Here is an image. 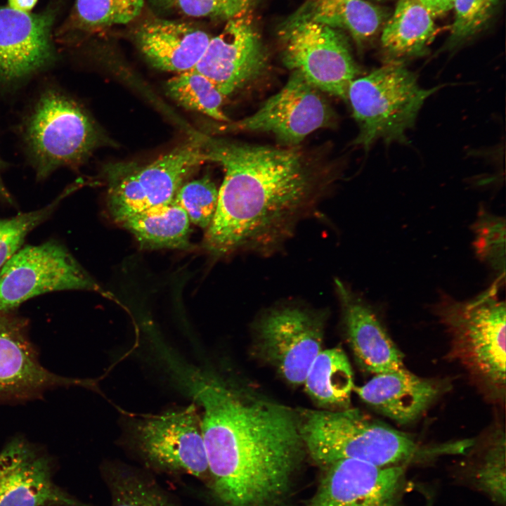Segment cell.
I'll return each instance as SVG.
<instances>
[{
  "instance_id": "obj_1",
  "label": "cell",
  "mask_w": 506,
  "mask_h": 506,
  "mask_svg": "<svg viewBox=\"0 0 506 506\" xmlns=\"http://www.w3.org/2000/svg\"><path fill=\"white\" fill-rule=\"evenodd\" d=\"M169 376L202 408L214 499L221 506H281L305 450L299 413L184 361Z\"/></svg>"
},
{
  "instance_id": "obj_2",
  "label": "cell",
  "mask_w": 506,
  "mask_h": 506,
  "mask_svg": "<svg viewBox=\"0 0 506 506\" xmlns=\"http://www.w3.org/2000/svg\"><path fill=\"white\" fill-rule=\"evenodd\" d=\"M205 146L225 174L205 238L214 255L275 246L316 200V177L295 147L208 139Z\"/></svg>"
},
{
  "instance_id": "obj_3",
  "label": "cell",
  "mask_w": 506,
  "mask_h": 506,
  "mask_svg": "<svg viewBox=\"0 0 506 506\" xmlns=\"http://www.w3.org/2000/svg\"><path fill=\"white\" fill-rule=\"evenodd\" d=\"M299 430L305 450L320 467L353 459L378 467L405 465L442 449H423L408 435L371 421L356 409L301 410Z\"/></svg>"
},
{
  "instance_id": "obj_4",
  "label": "cell",
  "mask_w": 506,
  "mask_h": 506,
  "mask_svg": "<svg viewBox=\"0 0 506 506\" xmlns=\"http://www.w3.org/2000/svg\"><path fill=\"white\" fill-rule=\"evenodd\" d=\"M498 285L460 301L441 293L434 311L450 334L453 356L493 396L505 394V316Z\"/></svg>"
},
{
  "instance_id": "obj_5",
  "label": "cell",
  "mask_w": 506,
  "mask_h": 506,
  "mask_svg": "<svg viewBox=\"0 0 506 506\" xmlns=\"http://www.w3.org/2000/svg\"><path fill=\"white\" fill-rule=\"evenodd\" d=\"M441 86H420L416 75L401 62H389L369 74L353 79L347 100L359 132L353 141L367 150L377 140L385 143H407L425 100Z\"/></svg>"
},
{
  "instance_id": "obj_6",
  "label": "cell",
  "mask_w": 506,
  "mask_h": 506,
  "mask_svg": "<svg viewBox=\"0 0 506 506\" xmlns=\"http://www.w3.org/2000/svg\"><path fill=\"white\" fill-rule=\"evenodd\" d=\"M22 137L37 179L62 167L77 168L97 145L96 128L83 108L62 90L48 88L24 119Z\"/></svg>"
},
{
  "instance_id": "obj_7",
  "label": "cell",
  "mask_w": 506,
  "mask_h": 506,
  "mask_svg": "<svg viewBox=\"0 0 506 506\" xmlns=\"http://www.w3.org/2000/svg\"><path fill=\"white\" fill-rule=\"evenodd\" d=\"M124 443L147 467L169 474H187L207 484L208 465L197 406L158 414L129 416Z\"/></svg>"
},
{
  "instance_id": "obj_8",
  "label": "cell",
  "mask_w": 506,
  "mask_h": 506,
  "mask_svg": "<svg viewBox=\"0 0 506 506\" xmlns=\"http://www.w3.org/2000/svg\"><path fill=\"white\" fill-rule=\"evenodd\" d=\"M208 161L205 140L191 139L143 167L117 166L110 172L108 207L117 223L171 201L183 181Z\"/></svg>"
},
{
  "instance_id": "obj_9",
  "label": "cell",
  "mask_w": 506,
  "mask_h": 506,
  "mask_svg": "<svg viewBox=\"0 0 506 506\" xmlns=\"http://www.w3.org/2000/svg\"><path fill=\"white\" fill-rule=\"evenodd\" d=\"M61 290L105 293L56 240L21 247L0 269V315L15 313L25 301Z\"/></svg>"
},
{
  "instance_id": "obj_10",
  "label": "cell",
  "mask_w": 506,
  "mask_h": 506,
  "mask_svg": "<svg viewBox=\"0 0 506 506\" xmlns=\"http://www.w3.org/2000/svg\"><path fill=\"white\" fill-rule=\"evenodd\" d=\"M283 60L321 92L347 100L360 70L342 31L309 21L283 22Z\"/></svg>"
},
{
  "instance_id": "obj_11",
  "label": "cell",
  "mask_w": 506,
  "mask_h": 506,
  "mask_svg": "<svg viewBox=\"0 0 506 506\" xmlns=\"http://www.w3.org/2000/svg\"><path fill=\"white\" fill-rule=\"evenodd\" d=\"M320 92L292 72L277 93L252 115L231 124V129L270 133L282 144L294 147L313 131L334 122V112Z\"/></svg>"
},
{
  "instance_id": "obj_12",
  "label": "cell",
  "mask_w": 506,
  "mask_h": 506,
  "mask_svg": "<svg viewBox=\"0 0 506 506\" xmlns=\"http://www.w3.org/2000/svg\"><path fill=\"white\" fill-rule=\"evenodd\" d=\"M266 64V50L250 12L227 20L192 70L206 77L226 97L257 79Z\"/></svg>"
},
{
  "instance_id": "obj_13",
  "label": "cell",
  "mask_w": 506,
  "mask_h": 506,
  "mask_svg": "<svg viewBox=\"0 0 506 506\" xmlns=\"http://www.w3.org/2000/svg\"><path fill=\"white\" fill-rule=\"evenodd\" d=\"M88 384L45 368L29 337L27 320L15 312L0 315V404L39 398L57 388Z\"/></svg>"
},
{
  "instance_id": "obj_14",
  "label": "cell",
  "mask_w": 506,
  "mask_h": 506,
  "mask_svg": "<svg viewBox=\"0 0 506 506\" xmlns=\"http://www.w3.org/2000/svg\"><path fill=\"white\" fill-rule=\"evenodd\" d=\"M54 469L39 446L22 436L11 439L0 451V506H93L58 486Z\"/></svg>"
},
{
  "instance_id": "obj_15",
  "label": "cell",
  "mask_w": 506,
  "mask_h": 506,
  "mask_svg": "<svg viewBox=\"0 0 506 506\" xmlns=\"http://www.w3.org/2000/svg\"><path fill=\"white\" fill-rule=\"evenodd\" d=\"M258 333L259 348L266 359L288 382L303 384L321 351V318L299 308L276 309L261 320Z\"/></svg>"
},
{
  "instance_id": "obj_16",
  "label": "cell",
  "mask_w": 506,
  "mask_h": 506,
  "mask_svg": "<svg viewBox=\"0 0 506 506\" xmlns=\"http://www.w3.org/2000/svg\"><path fill=\"white\" fill-rule=\"evenodd\" d=\"M405 465L378 467L342 459L325 472L308 506H399Z\"/></svg>"
},
{
  "instance_id": "obj_17",
  "label": "cell",
  "mask_w": 506,
  "mask_h": 506,
  "mask_svg": "<svg viewBox=\"0 0 506 506\" xmlns=\"http://www.w3.org/2000/svg\"><path fill=\"white\" fill-rule=\"evenodd\" d=\"M54 13L31 14L0 7V86L22 82L51 65Z\"/></svg>"
},
{
  "instance_id": "obj_18",
  "label": "cell",
  "mask_w": 506,
  "mask_h": 506,
  "mask_svg": "<svg viewBox=\"0 0 506 506\" xmlns=\"http://www.w3.org/2000/svg\"><path fill=\"white\" fill-rule=\"evenodd\" d=\"M335 287L349 344L361 368L375 375L405 368L403 353L371 306L339 280Z\"/></svg>"
},
{
  "instance_id": "obj_19",
  "label": "cell",
  "mask_w": 506,
  "mask_h": 506,
  "mask_svg": "<svg viewBox=\"0 0 506 506\" xmlns=\"http://www.w3.org/2000/svg\"><path fill=\"white\" fill-rule=\"evenodd\" d=\"M443 389L440 382L420 377L405 368L377 374L353 391L378 412L406 424L420 417Z\"/></svg>"
},
{
  "instance_id": "obj_20",
  "label": "cell",
  "mask_w": 506,
  "mask_h": 506,
  "mask_svg": "<svg viewBox=\"0 0 506 506\" xmlns=\"http://www.w3.org/2000/svg\"><path fill=\"white\" fill-rule=\"evenodd\" d=\"M211 36L185 21L155 18L140 26L136 45L155 67L176 74L193 69Z\"/></svg>"
},
{
  "instance_id": "obj_21",
  "label": "cell",
  "mask_w": 506,
  "mask_h": 506,
  "mask_svg": "<svg viewBox=\"0 0 506 506\" xmlns=\"http://www.w3.org/2000/svg\"><path fill=\"white\" fill-rule=\"evenodd\" d=\"M387 18L386 11L365 0H308L284 22L309 21L343 30L361 46L379 32Z\"/></svg>"
},
{
  "instance_id": "obj_22",
  "label": "cell",
  "mask_w": 506,
  "mask_h": 506,
  "mask_svg": "<svg viewBox=\"0 0 506 506\" xmlns=\"http://www.w3.org/2000/svg\"><path fill=\"white\" fill-rule=\"evenodd\" d=\"M434 19L420 0H398L381 36L390 62L426 54L437 32Z\"/></svg>"
},
{
  "instance_id": "obj_23",
  "label": "cell",
  "mask_w": 506,
  "mask_h": 506,
  "mask_svg": "<svg viewBox=\"0 0 506 506\" xmlns=\"http://www.w3.org/2000/svg\"><path fill=\"white\" fill-rule=\"evenodd\" d=\"M190 223L185 210L173 199L129 216L118 223L145 246L186 249L190 247Z\"/></svg>"
},
{
  "instance_id": "obj_24",
  "label": "cell",
  "mask_w": 506,
  "mask_h": 506,
  "mask_svg": "<svg viewBox=\"0 0 506 506\" xmlns=\"http://www.w3.org/2000/svg\"><path fill=\"white\" fill-rule=\"evenodd\" d=\"M304 383L309 396L319 405L347 408L354 385L351 366L345 352L338 347L321 350Z\"/></svg>"
},
{
  "instance_id": "obj_25",
  "label": "cell",
  "mask_w": 506,
  "mask_h": 506,
  "mask_svg": "<svg viewBox=\"0 0 506 506\" xmlns=\"http://www.w3.org/2000/svg\"><path fill=\"white\" fill-rule=\"evenodd\" d=\"M101 474L110 492V506H177L145 473L123 463L105 462Z\"/></svg>"
},
{
  "instance_id": "obj_26",
  "label": "cell",
  "mask_w": 506,
  "mask_h": 506,
  "mask_svg": "<svg viewBox=\"0 0 506 506\" xmlns=\"http://www.w3.org/2000/svg\"><path fill=\"white\" fill-rule=\"evenodd\" d=\"M169 96L183 107L220 122H229L222 110L225 97L206 77L190 70L176 74L166 84Z\"/></svg>"
},
{
  "instance_id": "obj_27",
  "label": "cell",
  "mask_w": 506,
  "mask_h": 506,
  "mask_svg": "<svg viewBox=\"0 0 506 506\" xmlns=\"http://www.w3.org/2000/svg\"><path fill=\"white\" fill-rule=\"evenodd\" d=\"M143 5L144 0H76L72 23L86 32L125 25L141 13Z\"/></svg>"
},
{
  "instance_id": "obj_28",
  "label": "cell",
  "mask_w": 506,
  "mask_h": 506,
  "mask_svg": "<svg viewBox=\"0 0 506 506\" xmlns=\"http://www.w3.org/2000/svg\"><path fill=\"white\" fill-rule=\"evenodd\" d=\"M472 231L474 235L472 246L476 257L495 272L497 275L495 283L498 285L504 283L505 275V218L491 213L484 207H481L472 226Z\"/></svg>"
},
{
  "instance_id": "obj_29",
  "label": "cell",
  "mask_w": 506,
  "mask_h": 506,
  "mask_svg": "<svg viewBox=\"0 0 506 506\" xmlns=\"http://www.w3.org/2000/svg\"><path fill=\"white\" fill-rule=\"evenodd\" d=\"M478 463L475 479L481 489L495 502H505V436L500 429L488 438Z\"/></svg>"
},
{
  "instance_id": "obj_30",
  "label": "cell",
  "mask_w": 506,
  "mask_h": 506,
  "mask_svg": "<svg viewBox=\"0 0 506 506\" xmlns=\"http://www.w3.org/2000/svg\"><path fill=\"white\" fill-rule=\"evenodd\" d=\"M70 191L65 190L41 209L0 219V269L21 248L26 236L51 217Z\"/></svg>"
},
{
  "instance_id": "obj_31",
  "label": "cell",
  "mask_w": 506,
  "mask_h": 506,
  "mask_svg": "<svg viewBox=\"0 0 506 506\" xmlns=\"http://www.w3.org/2000/svg\"><path fill=\"white\" fill-rule=\"evenodd\" d=\"M218 195L215 183L205 176L182 185L174 200L185 210L191 223L207 229L214 218Z\"/></svg>"
},
{
  "instance_id": "obj_32",
  "label": "cell",
  "mask_w": 506,
  "mask_h": 506,
  "mask_svg": "<svg viewBox=\"0 0 506 506\" xmlns=\"http://www.w3.org/2000/svg\"><path fill=\"white\" fill-rule=\"evenodd\" d=\"M499 0H453V21L447 46L455 48L478 34L492 18Z\"/></svg>"
},
{
  "instance_id": "obj_33",
  "label": "cell",
  "mask_w": 506,
  "mask_h": 506,
  "mask_svg": "<svg viewBox=\"0 0 506 506\" xmlns=\"http://www.w3.org/2000/svg\"><path fill=\"white\" fill-rule=\"evenodd\" d=\"M164 11L194 18L228 20L252 11L257 0H152Z\"/></svg>"
},
{
  "instance_id": "obj_34",
  "label": "cell",
  "mask_w": 506,
  "mask_h": 506,
  "mask_svg": "<svg viewBox=\"0 0 506 506\" xmlns=\"http://www.w3.org/2000/svg\"><path fill=\"white\" fill-rule=\"evenodd\" d=\"M434 18L441 17L452 10L453 0H420Z\"/></svg>"
},
{
  "instance_id": "obj_35",
  "label": "cell",
  "mask_w": 506,
  "mask_h": 506,
  "mask_svg": "<svg viewBox=\"0 0 506 506\" xmlns=\"http://www.w3.org/2000/svg\"><path fill=\"white\" fill-rule=\"evenodd\" d=\"M4 163L0 158V202L9 206H15V202L12 195L6 187L1 176L2 170L4 168Z\"/></svg>"
},
{
  "instance_id": "obj_36",
  "label": "cell",
  "mask_w": 506,
  "mask_h": 506,
  "mask_svg": "<svg viewBox=\"0 0 506 506\" xmlns=\"http://www.w3.org/2000/svg\"><path fill=\"white\" fill-rule=\"evenodd\" d=\"M37 0H8L9 7L21 12L28 13L35 6Z\"/></svg>"
}]
</instances>
